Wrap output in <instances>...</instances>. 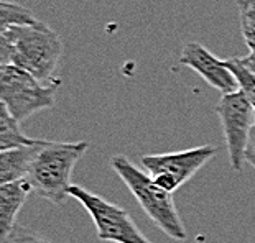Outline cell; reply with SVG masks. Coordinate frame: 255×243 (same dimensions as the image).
I'll use <instances>...</instances> for the list:
<instances>
[{
    "instance_id": "5b68a950",
    "label": "cell",
    "mask_w": 255,
    "mask_h": 243,
    "mask_svg": "<svg viewBox=\"0 0 255 243\" xmlns=\"http://www.w3.org/2000/svg\"><path fill=\"white\" fill-rule=\"evenodd\" d=\"M69 197L79 201L81 206L88 210L99 240L111 243H151L133 222L130 214L121 206H116L78 184L69 187Z\"/></svg>"
},
{
    "instance_id": "5bb4252c",
    "label": "cell",
    "mask_w": 255,
    "mask_h": 243,
    "mask_svg": "<svg viewBox=\"0 0 255 243\" xmlns=\"http://www.w3.org/2000/svg\"><path fill=\"white\" fill-rule=\"evenodd\" d=\"M3 243H51V242H48L46 239H43V237L35 234L33 230L17 224Z\"/></svg>"
},
{
    "instance_id": "e0dca14e",
    "label": "cell",
    "mask_w": 255,
    "mask_h": 243,
    "mask_svg": "<svg viewBox=\"0 0 255 243\" xmlns=\"http://www.w3.org/2000/svg\"><path fill=\"white\" fill-rule=\"evenodd\" d=\"M244 38H246V43L249 46V50H255V31H249V33H244Z\"/></svg>"
},
{
    "instance_id": "30bf717a",
    "label": "cell",
    "mask_w": 255,
    "mask_h": 243,
    "mask_svg": "<svg viewBox=\"0 0 255 243\" xmlns=\"http://www.w3.org/2000/svg\"><path fill=\"white\" fill-rule=\"evenodd\" d=\"M43 140H40V143ZM38 143V145H40ZM38 145L33 147L13 148L0 153V186L8 182L26 179L30 172L31 161L38 150Z\"/></svg>"
},
{
    "instance_id": "7c38bea8",
    "label": "cell",
    "mask_w": 255,
    "mask_h": 243,
    "mask_svg": "<svg viewBox=\"0 0 255 243\" xmlns=\"http://www.w3.org/2000/svg\"><path fill=\"white\" fill-rule=\"evenodd\" d=\"M40 23L41 21L28 8L13 2L0 3V31H5L12 26H31Z\"/></svg>"
},
{
    "instance_id": "3957f363",
    "label": "cell",
    "mask_w": 255,
    "mask_h": 243,
    "mask_svg": "<svg viewBox=\"0 0 255 243\" xmlns=\"http://www.w3.org/2000/svg\"><path fill=\"white\" fill-rule=\"evenodd\" d=\"M111 166L116 174L126 182L128 191L137 199L143 212L158 229L176 242L186 240V230L173 201V194L166 192L146 171L137 168L127 156L116 155L111 158Z\"/></svg>"
},
{
    "instance_id": "9a60e30c",
    "label": "cell",
    "mask_w": 255,
    "mask_h": 243,
    "mask_svg": "<svg viewBox=\"0 0 255 243\" xmlns=\"http://www.w3.org/2000/svg\"><path fill=\"white\" fill-rule=\"evenodd\" d=\"M242 33L255 31V0H237Z\"/></svg>"
},
{
    "instance_id": "7a4b0ae2",
    "label": "cell",
    "mask_w": 255,
    "mask_h": 243,
    "mask_svg": "<svg viewBox=\"0 0 255 243\" xmlns=\"http://www.w3.org/2000/svg\"><path fill=\"white\" fill-rule=\"evenodd\" d=\"M89 150L88 142H43L31 161L26 181L33 192L53 204H61L69 196L71 174L76 163Z\"/></svg>"
},
{
    "instance_id": "52a82bcc",
    "label": "cell",
    "mask_w": 255,
    "mask_h": 243,
    "mask_svg": "<svg viewBox=\"0 0 255 243\" xmlns=\"http://www.w3.org/2000/svg\"><path fill=\"white\" fill-rule=\"evenodd\" d=\"M216 112L221 118L231 168L241 172L246 163L249 137L255 125V109L244 92L237 90V92L222 95L219 104L216 105Z\"/></svg>"
},
{
    "instance_id": "277c9868",
    "label": "cell",
    "mask_w": 255,
    "mask_h": 243,
    "mask_svg": "<svg viewBox=\"0 0 255 243\" xmlns=\"http://www.w3.org/2000/svg\"><path fill=\"white\" fill-rule=\"evenodd\" d=\"M58 87L59 79L45 85L17 66H0V104L18 122L55 105Z\"/></svg>"
},
{
    "instance_id": "8992f818",
    "label": "cell",
    "mask_w": 255,
    "mask_h": 243,
    "mask_svg": "<svg viewBox=\"0 0 255 243\" xmlns=\"http://www.w3.org/2000/svg\"><path fill=\"white\" fill-rule=\"evenodd\" d=\"M216 153L218 148L213 145H203L175 153L143 155L140 163L156 184L173 194L191 179L206 163H209Z\"/></svg>"
},
{
    "instance_id": "4fadbf2b",
    "label": "cell",
    "mask_w": 255,
    "mask_h": 243,
    "mask_svg": "<svg viewBox=\"0 0 255 243\" xmlns=\"http://www.w3.org/2000/svg\"><path fill=\"white\" fill-rule=\"evenodd\" d=\"M226 63L232 71V74L236 76V79L239 82V90L244 92V95L247 97L249 102H251L252 107L255 109V73L251 71V69L242 63V58L226 59Z\"/></svg>"
},
{
    "instance_id": "ba28073f",
    "label": "cell",
    "mask_w": 255,
    "mask_h": 243,
    "mask_svg": "<svg viewBox=\"0 0 255 243\" xmlns=\"http://www.w3.org/2000/svg\"><path fill=\"white\" fill-rule=\"evenodd\" d=\"M180 63L183 66H188L193 71H196L211 87L218 89L222 95L239 90V82L229 66H227V63L221 61L214 55H211L201 43H186L183 46Z\"/></svg>"
},
{
    "instance_id": "2e32d148",
    "label": "cell",
    "mask_w": 255,
    "mask_h": 243,
    "mask_svg": "<svg viewBox=\"0 0 255 243\" xmlns=\"http://www.w3.org/2000/svg\"><path fill=\"white\" fill-rule=\"evenodd\" d=\"M246 161L255 169V125L251 130V137H249L247 150H246Z\"/></svg>"
},
{
    "instance_id": "9c48e42d",
    "label": "cell",
    "mask_w": 255,
    "mask_h": 243,
    "mask_svg": "<svg viewBox=\"0 0 255 243\" xmlns=\"http://www.w3.org/2000/svg\"><path fill=\"white\" fill-rule=\"evenodd\" d=\"M33 187L26 179L13 181L0 186V242H5L13 227L17 225V215L26 202Z\"/></svg>"
},
{
    "instance_id": "6da1fadb",
    "label": "cell",
    "mask_w": 255,
    "mask_h": 243,
    "mask_svg": "<svg viewBox=\"0 0 255 243\" xmlns=\"http://www.w3.org/2000/svg\"><path fill=\"white\" fill-rule=\"evenodd\" d=\"M63 43L45 23L0 31V66H17L40 82L53 78L63 56Z\"/></svg>"
},
{
    "instance_id": "8fae6325",
    "label": "cell",
    "mask_w": 255,
    "mask_h": 243,
    "mask_svg": "<svg viewBox=\"0 0 255 243\" xmlns=\"http://www.w3.org/2000/svg\"><path fill=\"white\" fill-rule=\"evenodd\" d=\"M40 140L30 138L21 132L20 122L10 115L7 107L0 104V151H8L21 147H33Z\"/></svg>"
}]
</instances>
